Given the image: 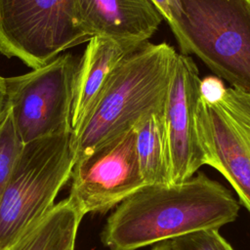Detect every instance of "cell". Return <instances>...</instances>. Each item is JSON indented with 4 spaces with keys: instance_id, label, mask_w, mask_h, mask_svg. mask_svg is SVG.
<instances>
[{
    "instance_id": "1",
    "label": "cell",
    "mask_w": 250,
    "mask_h": 250,
    "mask_svg": "<svg viewBox=\"0 0 250 250\" xmlns=\"http://www.w3.org/2000/svg\"><path fill=\"white\" fill-rule=\"evenodd\" d=\"M240 205L219 182L198 173L173 185H146L107 218L101 233L108 250H137L233 222Z\"/></svg>"
},
{
    "instance_id": "20",
    "label": "cell",
    "mask_w": 250,
    "mask_h": 250,
    "mask_svg": "<svg viewBox=\"0 0 250 250\" xmlns=\"http://www.w3.org/2000/svg\"><path fill=\"white\" fill-rule=\"evenodd\" d=\"M151 250H173V248L170 243V240H166L156 243V245Z\"/></svg>"
},
{
    "instance_id": "11",
    "label": "cell",
    "mask_w": 250,
    "mask_h": 250,
    "mask_svg": "<svg viewBox=\"0 0 250 250\" xmlns=\"http://www.w3.org/2000/svg\"><path fill=\"white\" fill-rule=\"evenodd\" d=\"M140 45L93 36L78 62L74 80L70 124L77 130L90 113L117 64Z\"/></svg>"
},
{
    "instance_id": "18",
    "label": "cell",
    "mask_w": 250,
    "mask_h": 250,
    "mask_svg": "<svg viewBox=\"0 0 250 250\" xmlns=\"http://www.w3.org/2000/svg\"><path fill=\"white\" fill-rule=\"evenodd\" d=\"M158 10L163 20L166 21L173 31L180 19V1L179 0H149Z\"/></svg>"
},
{
    "instance_id": "6",
    "label": "cell",
    "mask_w": 250,
    "mask_h": 250,
    "mask_svg": "<svg viewBox=\"0 0 250 250\" xmlns=\"http://www.w3.org/2000/svg\"><path fill=\"white\" fill-rule=\"evenodd\" d=\"M78 62L66 53L42 67L6 78L8 105L23 145L72 131L70 117Z\"/></svg>"
},
{
    "instance_id": "12",
    "label": "cell",
    "mask_w": 250,
    "mask_h": 250,
    "mask_svg": "<svg viewBox=\"0 0 250 250\" xmlns=\"http://www.w3.org/2000/svg\"><path fill=\"white\" fill-rule=\"evenodd\" d=\"M83 216L68 197L55 205L22 233L11 250H68L75 246Z\"/></svg>"
},
{
    "instance_id": "5",
    "label": "cell",
    "mask_w": 250,
    "mask_h": 250,
    "mask_svg": "<svg viewBox=\"0 0 250 250\" xmlns=\"http://www.w3.org/2000/svg\"><path fill=\"white\" fill-rule=\"evenodd\" d=\"M91 38L76 0H0V52L32 69Z\"/></svg>"
},
{
    "instance_id": "22",
    "label": "cell",
    "mask_w": 250,
    "mask_h": 250,
    "mask_svg": "<svg viewBox=\"0 0 250 250\" xmlns=\"http://www.w3.org/2000/svg\"><path fill=\"white\" fill-rule=\"evenodd\" d=\"M74 247H75V246H73V247H70L68 250H74Z\"/></svg>"
},
{
    "instance_id": "13",
    "label": "cell",
    "mask_w": 250,
    "mask_h": 250,
    "mask_svg": "<svg viewBox=\"0 0 250 250\" xmlns=\"http://www.w3.org/2000/svg\"><path fill=\"white\" fill-rule=\"evenodd\" d=\"M163 108L144 115L133 127L140 169L146 185H171Z\"/></svg>"
},
{
    "instance_id": "7",
    "label": "cell",
    "mask_w": 250,
    "mask_h": 250,
    "mask_svg": "<svg viewBox=\"0 0 250 250\" xmlns=\"http://www.w3.org/2000/svg\"><path fill=\"white\" fill-rule=\"evenodd\" d=\"M67 196L84 217L104 213L143 188L134 128L77 160Z\"/></svg>"
},
{
    "instance_id": "16",
    "label": "cell",
    "mask_w": 250,
    "mask_h": 250,
    "mask_svg": "<svg viewBox=\"0 0 250 250\" xmlns=\"http://www.w3.org/2000/svg\"><path fill=\"white\" fill-rule=\"evenodd\" d=\"M173 250H234L219 229H204L170 239Z\"/></svg>"
},
{
    "instance_id": "9",
    "label": "cell",
    "mask_w": 250,
    "mask_h": 250,
    "mask_svg": "<svg viewBox=\"0 0 250 250\" xmlns=\"http://www.w3.org/2000/svg\"><path fill=\"white\" fill-rule=\"evenodd\" d=\"M198 124L207 165L218 170L231 185L250 213V144L230 117L201 97Z\"/></svg>"
},
{
    "instance_id": "17",
    "label": "cell",
    "mask_w": 250,
    "mask_h": 250,
    "mask_svg": "<svg viewBox=\"0 0 250 250\" xmlns=\"http://www.w3.org/2000/svg\"><path fill=\"white\" fill-rule=\"evenodd\" d=\"M226 89L223 80L217 76H207L201 79L199 85L201 98L210 104L220 103L225 95Z\"/></svg>"
},
{
    "instance_id": "14",
    "label": "cell",
    "mask_w": 250,
    "mask_h": 250,
    "mask_svg": "<svg viewBox=\"0 0 250 250\" xmlns=\"http://www.w3.org/2000/svg\"><path fill=\"white\" fill-rule=\"evenodd\" d=\"M22 146L8 107L0 122V200Z\"/></svg>"
},
{
    "instance_id": "19",
    "label": "cell",
    "mask_w": 250,
    "mask_h": 250,
    "mask_svg": "<svg viewBox=\"0 0 250 250\" xmlns=\"http://www.w3.org/2000/svg\"><path fill=\"white\" fill-rule=\"evenodd\" d=\"M8 95H7V86L6 78L0 76V122L4 117L8 109Z\"/></svg>"
},
{
    "instance_id": "2",
    "label": "cell",
    "mask_w": 250,
    "mask_h": 250,
    "mask_svg": "<svg viewBox=\"0 0 250 250\" xmlns=\"http://www.w3.org/2000/svg\"><path fill=\"white\" fill-rule=\"evenodd\" d=\"M177 54L167 43L146 41L117 64L96 104L72 132L75 162L132 129L144 115L163 108Z\"/></svg>"
},
{
    "instance_id": "21",
    "label": "cell",
    "mask_w": 250,
    "mask_h": 250,
    "mask_svg": "<svg viewBox=\"0 0 250 250\" xmlns=\"http://www.w3.org/2000/svg\"><path fill=\"white\" fill-rule=\"evenodd\" d=\"M0 250H11V245L8 247H1L0 246Z\"/></svg>"
},
{
    "instance_id": "10",
    "label": "cell",
    "mask_w": 250,
    "mask_h": 250,
    "mask_svg": "<svg viewBox=\"0 0 250 250\" xmlns=\"http://www.w3.org/2000/svg\"><path fill=\"white\" fill-rule=\"evenodd\" d=\"M82 22L93 36L141 45L163 21L149 0H76Z\"/></svg>"
},
{
    "instance_id": "3",
    "label": "cell",
    "mask_w": 250,
    "mask_h": 250,
    "mask_svg": "<svg viewBox=\"0 0 250 250\" xmlns=\"http://www.w3.org/2000/svg\"><path fill=\"white\" fill-rule=\"evenodd\" d=\"M172 31L181 54L197 56L217 77L250 95V0H179Z\"/></svg>"
},
{
    "instance_id": "4",
    "label": "cell",
    "mask_w": 250,
    "mask_h": 250,
    "mask_svg": "<svg viewBox=\"0 0 250 250\" xmlns=\"http://www.w3.org/2000/svg\"><path fill=\"white\" fill-rule=\"evenodd\" d=\"M72 131L23 145L0 200V246L8 247L54 205L70 180Z\"/></svg>"
},
{
    "instance_id": "8",
    "label": "cell",
    "mask_w": 250,
    "mask_h": 250,
    "mask_svg": "<svg viewBox=\"0 0 250 250\" xmlns=\"http://www.w3.org/2000/svg\"><path fill=\"white\" fill-rule=\"evenodd\" d=\"M200 81L193 59L178 53L163 108L171 185L191 178L207 165L197 116Z\"/></svg>"
},
{
    "instance_id": "15",
    "label": "cell",
    "mask_w": 250,
    "mask_h": 250,
    "mask_svg": "<svg viewBox=\"0 0 250 250\" xmlns=\"http://www.w3.org/2000/svg\"><path fill=\"white\" fill-rule=\"evenodd\" d=\"M218 104L234 122L250 144V95L232 87L227 88Z\"/></svg>"
}]
</instances>
